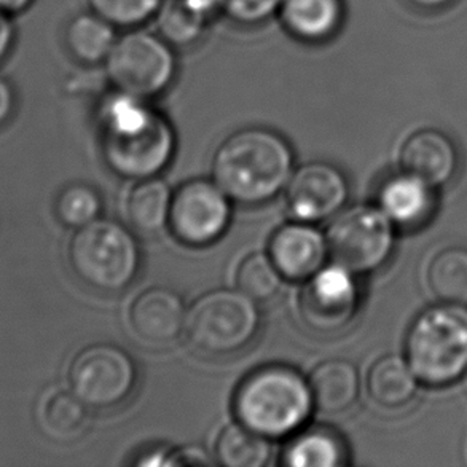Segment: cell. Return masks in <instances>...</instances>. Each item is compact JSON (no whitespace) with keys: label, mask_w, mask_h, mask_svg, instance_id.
<instances>
[{"label":"cell","mask_w":467,"mask_h":467,"mask_svg":"<svg viewBox=\"0 0 467 467\" xmlns=\"http://www.w3.org/2000/svg\"><path fill=\"white\" fill-rule=\"evenodd\" d=\"M102 155L109 168L125 179L157 177L176 150L170 121L147 99L117 91L99 110Z\"/></svg>","instance_id":"1"},{"label":"cell","mask_w":467,"mask_h":467,"mask_svg":"<svg viewBox=\"0 0 467 467\" xmlns=\"http://www.w3.org/2000/svg\"><path fill=\"white\" fill-rule=\"evenodd\" d=\"M294 174L289 142L266 128H244L228 136L213 158V181L241 204L270 202Z\"/></svg>","instance_id":"2"},{"label":"cell","mask_w":467,"mask_h":467,"mask_svg":"<svg viewBox=\"0 0 467 467\" xmlns=\"http://www.w3.org/2000/svg\"><path fill=\"white\" fill-rule=\"evenodd\" d=\"M308 379L287 366H266L247 375L234 394L238 423L268 439L300 430L313 410Z\"/></svg>","instance_id":"3"},{"label":"cell","mask_w":467,"mask_h":467,"mask_svg":"<svg viewBox=\"0 0 467 467\" xmlns=\"http://www.w3.org/2000/svg\"><path fill=\"white\" fill-rule=\"evenodd\" d=\"M405 359L418 381L453 385L467 370V306L442 304L423 311L405 340Z\"/></svg>","instance_id":"4"},{"label":"cell","mask_w":467,"mask_h":467,"mask_svg":"<svg viewBox=\"0 0 467 467\" xmlns=\"http://www.w3.org/2000/svg\"><path fill=\"white\" fill-rule=\"evenodd\" d=\"M67 257L77 278L106 294L133 285L140 268V246L133 234L119 222L104 219L77 230Z\"/></svg>","instance_id":"5"},{"label":"cell","mask_w":467,"mask_h":467,"mask_svg":"<svg viewBox=\"0 0 467 467\" xmlns=\"http://www.w3.org/2000/svg\"><path fill=\"white\" fill-rule=\"evenodd\" d=\"M260 315L253 298L234 289L208 292L187 311V340L208 356H228L244 349L259 332Z\"/></svg>","instance_id":"6"},{"label":"cell","mask_w":467,"mask_h":467,"mask_svg":"<svg viewBox=\"0 0 467 467\" xmlns=\"http://www.w3.org/2000/svg\"><path fill=\"white\" fill-rule=\"evenodd\" d=\"M104 70L117 91L152 99L170 88L177 72L174 48L157 32L127 29L115 42Z\"/></svg>","instance_id":"7"},{"label":"cell","mask_w":467,"mask_h":467,"mask_svg":"<svg viewBox=\"0 0 467 467\" xmlns=\"http://www.w3.org/2000/svg\"><path fill=\"white\" fill-rule=\"evenodd\" d=\"M328 255L354 275L385 265L394 249V223L379 208L354 206L335 215L327 232Z\"/></svg>","instance_id":"8"},{"label":"cell","mask_w":467,"mask_h":467,"mask_svg":"<svg viewBox=\"0 0 467 467\" xmlns=\"http://www.w3.org/2000/svg\"><path fill=\"white\" fill-rule=\"evenodd\" d=\"M138 383V367L120 347L96 343L77 354L69 367V388L91 409L123 404Z\"/></svg>","instance_id":"9"},{"label":"cell","mask_w":467,"mask_h":467,"mask_svg":"<svg viewBox=\"0 0 467 467\" xmlns=\"http://www.w3.org/2000/svg\"><path fill=\"white\" fill-rule=\"evenodd\" d=\"M230 219V198L214 181H189L172 193L168 225L174 238L187 246L213 244L225 234Z\"/></svg>","instance_id":"10"},{"label":"cell","mask_w":467,"mask_h":467,"mask_svg":"<svg viewBox=\"0 0 467 467\" xmlns=\"http://www.w3.org/2000/svg\"><path fill=\"white\" fill-rule=\"evenodd\" d=\"M354 276L334 262L306 279L298 298V313L306 327L317 334H334L353 321L359 308Z\"/></svg>","instance_id":"11"},{"label":"cell","mask_w":467,"mask_h":467,"mask_svg":"<svg viewBox=\"0 0 467 467\" xmlns=\"http://www.w3.org/2000/svg\"><path fill=\"white\" fill-rule=\"evenodd\" d=\"M347 177L326 161H311L292 174L285 187V202L300 222L317 223L335 217L347 202Z\"/></svg>","instance_id":"12"},{"label":"cell","mask_w":467,"mask_h":467,"mask_svg":"<svg viewBox=\"0 0 467 467\" xmlns=\"http://www.w3.org/2000/svg\"><path fill=\"white\" fill-rule=\"evenodd\" d=\"M268 255L283 278L306 281L326 265L328 249L326 234L313 223L296 222L279 228L273 234Z\"/></svg>","instance_id":"13"},{"label":"cell","mask_w":467,"mask_h":467,"mask_svg":"<svg viewBox=\"0 0 467 467\" xmlns=\"http://www.w3.org/2000/svg\"><path fill=\"white\" fill-rule=\"evenodd\" d=\"M187 310L182 298L168 287H150L134 298L130 326L134 334L152 347H166L185 330Z\"/></svg>","instance_id":"14"},{"label":"cell","mask_w":467,"mask_h":467,"mask_svg":"<svg viewBox=\"0 0 467 467\" xmlns=\"http://www.w3.org/2000/svg\"><path fill=\"white\" fill-rule=\"evenodd\" d=\"M400 164L405 172L436 189L455 177L460 157L447 134L439 130H420L402 144Z\"/></svg>","instance_id":"15"},{"label":"cell","mask_w":467,"mask_h":467,"mask_svg":"<svg viewBox=\"0 0 467 467\" xmlns=\"http://www.w3.org/2000/svg\"><path fill=\"white\" fill-rule=\"evenodd\" d=\"M434 187L409 172L388 179L379 189V208L399 227L413 228L434 211Z\"/></svg>","instance_id":"16"},{"label":"cell","mask_w":467,"mask_h":467,"mask_svg":"<svg viewBox=\"0 0 467 467\" xmlns=\"http://www.w3.org/2000/svg\"><path fill=\"white\" fill-rule=\"evenodd\" d=\"M278 15L292 37L322 44L340 31L345 5L343 0H283Z\"/></svg>","instance_id":"17"},{"label":"cell","mask_w":467,"mask_h":467,"mask_svg":"<svg viewBox=\"0 0 467 467\" xmlns=\"http://www.w3.org/2000/svg\"><path fill=\"white\" fill-rule=\"evenodd\" d=\"M88 405L72 389L48 388L36 404V423L55 442H72L83 436L88 424Z\"/></svg>","instance_id":"18"},{"label":"cell","mask_w":467,"mask_h":467,"mask_svg":"<svg viewBox=\"0 0 467 467\" xmlns=\"http://www.w3.org/2000/svg\"><path fill=\"white\" fill-rule=\"evenodd\" d=\"M308 385L315 407L324 413H340L359 396V373L348 360H326L313 368Z\"/></svg>","instance_id":"19"},{"label":"cell","mask_w":467,"mask_h":467,"mask_svg":"<svg viewBox=\"0 0 467 467\" xmlns=\"http://www.w3.org/2000/svg\"><path fill=\"white\" fill-rule=\"evenodd\" d=\"M119 29L98 13H78L64 29V45L70 57L85 66L108 59L119 38Z\"/></svg>","instance_id":"20"},{"label":"cell","mask_w":467,"mask_h":467,"mask_svg":"<svg viewBox=\"0 0 467 467\" xmlns=\"http://www.w3.org/2000/svg\"><path fill=\"white\" fill-rule=\"evenodd\" d=\"M418 379L409 362L396 354L379 358L367 375V391L373 402L398 409L409 404L417 392Z\"/></svg>","instance_id":"21"},{"label":"cell","mask_w":467,"mask_h":467,"mask_svg":"<svg viewBox=\"0 0 467 467\" xmlns=\"http://www.w3.org/2000/svg\"><path fill=\"white\" fill-rule=\"evenodd\" d=\"M171 193L161 179H142L128 196V219L140 234H155L170 221Z\"/></svg>","instance_id":"22"},{"label":"cell","mask_w":467,"mask_h":467,"mask_svg":"<svg viewBox=\"0 0 467 467\" xmlns=\"http://www.w3.org/2000/svg\"><path fill=\"white\" fill-rule=\"evenodd\" d=\"M347 447L328 430L306 431L285 450L283 462L291 467H338L347 464Z\"/></svg>","instance_id":"23"},{"label":"cell","mask_w":467,"mask_h":467,"mask_svg":"<svg viewBox=\"0 0 467 467\" xmlns=\"http://www.w3.org/2000/svg\"><path fill=\"white\" fill-rule=\"evenodd\" d=\"M270 439L244 424H230L215 442V460L227 467H262L270 462Z\"/></svg>","instance_id":"24"},{"label":"cell","mask_w":467,"mask_h":467,"mask_svg":"<svg viewBox=\"0 0 467 467\" xmlns=\"http://www.w3.org/2000/svg\"><path fill=\"white\" fill-rule=\"evenodd\" d=\"M428 285L443 304L467 306L466 247H447L436 254L428 268Z\"/></svg>","instance_id":"25"},{"label":"cell","mask_w":467,"mask_h":467,"mask_svg":"<svg viewBox=\"0 0 467 467\" xmlns=\"http://www.w3.org/2000/svg\"><path fill=\"white\" fill-rule=\"evenodd\" d=\"M157 34L176 48L198 44L208 29V19L183 4V0H163L155 15Z\"/></svg>","instance_id":"26"},{"label":"cell","mask_w":467,"mask_h":467,"mask_svg":"<svg viewBox=\"0 0 467 467\" xmlns=\"http://www.w3.org/2000/svg\"><path fill=\"white\" fill-rule=\"evenodd\" d=\"M283 275L268 254L247 255L236 270V287L254 302L272 300L283 285Z\"/></svg>","instance_id":"27"},{"label":"cell","mask_w":467,"mask_h":467,"mask_svg":"<svg viewBox=\"0 0 467 467\" xmlns=\"http://www.w3.org/2000/svg\"><path fill=\"white\" fill-rule=\"evenodd\" d=\"M55 211L61 223L78 230L99 219L102 211L101 195L88 183H70L59 192Z\"/></svg>","instance_id":"28"},{"label":"cell","mask_w":467,"mask_h":467,"mask_svg":"<svg viewBox=\"0 0 467 467\" xmlns=\"http://www.w3.org/2000/svg\"><path fill=\"white\" fill-rule=\"evenodd\" d=\"M163 0H88L89 10L117 29H134L155 18Z\"/></svg>","instance_id":"29"},{"label":"cell","mask_w":467,"mask_h":467,"mask_svg":"<svg viewBox=\"0 0 467 467\" xmlns=\"http://www.w3.org/2000/svg\"><path fill=\"white\" fill-rule=\"evenodd\" d=\"M283 0H225L223 13L241 26H259L278 15Z\"/></svg>","instance_id":"30"},{"label":"cell","mask_w":467,"mask_h":467,"mask_svg":"<svg viewBox=\"0 0 467 467\" xmlns=\"http://www.w3.org/2000/svg\"><path fill=\"white\" fill-rule=\"evenodd\" d=\"M211 458L200 447H182L177 450H166L164 466H202L211 464Z\"/></svg>","instance_id":"31"},{"label":"cell","mask_w":467,"mask_h":467,"mask_svg":"<svg viewBox=\"0 0 467 467\" xmlns=\"http://www.w3.org/2000/svg\"><path fill=\"white\" fill-rule=\"evenodd\" d=\"M18 40V31L15 25V18L0 12V67L12 57Z\"/></svg>","instance_id":"32"},{"label":"cell","mask_w":467,"mask_h":467,"mask_svg":"<svg viewBox=\"0 0 467 467\" xmlns=\"http://www.w3.org/2000/svg\"><path fill=\"white\" fill-rule=\"evenodd\" d=\"M18 106V93L8 77L0 72V128L12 120Z\"/></svg>","instance_id":"33"},{"label":"cell","mask_w":467,"mask_h":467,"mask_svg":"<svg viewBox=\"0 0 467 467\" xmlns=\"http://www.w3.org/2000/svg\"><path fill=\"white\" fill-rule=\"evenodd\" d=\"M183 4L198 13L202 18L209 21L217 13L223 12L225 0H183Z\"/></svg>","instance_id":"34"},{"label":"cell","mask_w":467,"mask_h":467,"mask_svg":"<svg viewBox=\"0 0 467 467\" xmlns=\"http://www.w3.org/2000/svg\"><path fill=\"white\" fill-rule=\"evenodd\" d=\"M34 4L36 0H0V12L16 18L19 15L27 12Z\"/></svg>","instance_id":"35"},{"label":"cell","mask_w":467,"mask_h":467,"mask_svg":"<svg viewBox=\"0 0 467 467\" xmlns=\"http://www.w3.org/2000/svg\"><path fill=\"white\" fill-rule=\"evenodd\" d=\"M450 2L451 0H409V4L417 8H423V10H437V8L449 5Z\"/></svg>","instance_id":"36"}]
</instances>
